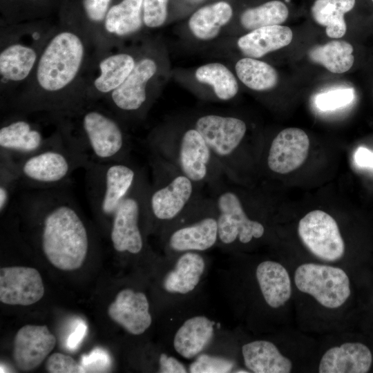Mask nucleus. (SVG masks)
Masks as SVG:
<instances>
[{
  "mask_svg": "<svg viewBox=\"0 0 373 373\" xmlns=\"http://www.w3.org/2000/svg\"><path fill=\"white\" fill-rule=\"evenodd\" d=\"M354 157L355 162L359 166L373 169V152L367 148H358Z\"/></svg>",
  "mask_w": 373,
  "mask_h": 373,
  "instance_id": "c03bdc74",
  "label": "nucleus"
},
{
  "mask_svg": "<svg viewBox=\"0 0 373 373\" xmlns=\"http://www.w3.org/2000/svg\"><path fill=\"white\" fill-rule=\"evenodd\" d=\"M87 332V325L84 321L80 320L77 322L73 332L68 336L66 340V347L70 350L77 349Z\"/></svg>",
  "mask_w": 373,
  "mask_h": 373,
  "instance_id": "37998d69",
  "label": "nucleus"
},
{
  "mask_svg": "<svg viewBox=\"0 0 373 373\" xmlns=\"http://www.w3.org/2000/svg\"><path fill=\"white\" fill-rule=\"evenodd\" d=\"M196 79L211 86L217 98L228 101L238 93V84L232 72L224 64L215 62L198 67L195 73Z\"/></svg>",
  "mask_w": 373,
  "mask_h": 373,
  "instance_id": "473e14b6",
  "label": "nucleus"
},
{
  "mask_svg": "<svg viewBox=\"0 0 373 373\" xmlns=\"http://www.w3.org/2000/svg\"><path fill=\"white\" fill-rule=\"evenodd\" d=\"M49 138L44 137L37 125L17 115L1 125L0 154L17 161L39 151Z\"/></svg>",
  "mask_w": 373,
  "mask_h": 373,
  "instance_id": "dca6fc26",
  "label": "nucleus"
},
{
  "mask_svg": "<svg viewBox=\"0 0 373 373\" xmlns=\"http://www.w3.org/2000/svg\"><path fill=\"white\" fill-rule=\"evenodd\" d=\"M85 169L89 204L102 224H111L115 211L135 183L142 169L131 160L99 162L89 160Z\"/></svg>",
  "mask_w": 373,
  "mask_h": 373,
  "instance_id": "0eeeda50",
  "label": "nucleus"
},
{
  "mask_svg": "<svg viewBox=\"0 0 373 373\" xmlns=\"http://www.w3.org/2000/svg\"><path fill=\"white\" fill-rule=\"evenodd\" d=\"M298 233L306 248L323 260L334 262L344 256L345 245L338 224L323 211L314 210L302 218Z\"/></svg>",
  "mask_w": 373,
  "mask_h": 373,
  "instance_id": "f8f14e48",
  "label": "nucleus"
},
{
  "mask_svg": "<svg viewBox=\"0 0 373 373\" xmlns=\"http://www.w3.org/2000/svg\"><path fill=\"white\" fill-rule=\"evenodd\" d=\"M211 190L218 213V239L222 244L230 245L236 240L247 244L263 236L264 225L248 216L237 191L224 182Z\"/></svg>",
  "mask_w": 373,
  "mask_h": 373,
  "instance_id": "9d476101",
  "label": "nucleus"
},
{
  "mask_svg": "<svg viewBox=\"0 0 373 373\" xmlns=\"http://www.w3.org/2000/svg\"><path fill=\"white\" fill-rule=\"evenodd\" d=\"M13 204L39 224V245L53 266L72 271L82 265L89 251L90 235L69 184L24 191Z\"/></svg>",
  "mask_w": 373,
  "mask_h": 373,
  "instance_id": "f03ea898",
  "label": "nucleus"
},
{
  "mask_svg": "<svg viewBox=\"0 0 373 373\" xmlns=\"http://www.w3.org/2000/svg\"><path fill=\"white\" fill-rule=\"evenodd\" d=\"M160 369L162 373H185L186 369L178 359L173 356H168L162 353L159 358Z\"/></svg>",
  "mask_w": 373,
  "mask_h": 373,
  "instance_id": "79ce46f5",
  "label": "nucleus"
},
{
  "mask_svg": "<svg viewBox=\"0 0 373 373\" xmlns=\"http://www.w3.org/2000/svg\"><path fill=\"white\" fill-rule=\"evenodd\" d=\"M157 71L155 59L146 57L135 65L122 84L106 96L113 111L122 117L142 116L149 104L148 84Z\"/></svg>",
  "mask_w": 373,
  "mask_h": 373,
  "instance_id": "ddd939ff",
  "label": "nucleus"
},
{
  "mask_svg": "<svg viewBox=\"0 0 373 373\" xmlns=\"http://www.w3.org/2000/svg\"><path fill=\"white\" fill-rule=\"evenodd\" d=\"M169 0H144L142 6V19L144 24L155 28L162 26L167 17V3Z\"/></svg>",
  "mask_w": 373,
  "mask_h": 373,
  "instance_id": "4c0bfd02",
  "label": "nucleus"
},
{
  "mask_svg": "<svg viewBox=\"0 0 373 373\" xmlns=\"http://www.w3.org/2000/svg\"><path fill=\"white\" fill-rule=\"evenodd\" d=\"M370 348L359 342H347L327 350L318 365L320 373H365L372 364Z\"/></svg>",
  "mask_w": 373,
  "mask_h": 373,
  "instance_id": "aec40b11",
  "label": "nucleus"
},
{
  "mask_svg": "<svg viewBox=\"0 0 373 373\" xmlns=\"http://www.w3.org/2000/svg\"><path fill=\"white\" fill-rule=\"evenodd\" d=\"M55 344L56 338L46 325H26L14 338V362L22 371L32 370L46 359Z\"/></svg>",
  "mask_w": 373,
  "mask_h": 373,
  "instance_id": "a211bd4d",
  "label": "nucleus"
},
{
  "mask_svg": "<svg viewBox=\"0 0 373 373\" xmlns=\"http://www.w3.org/2000/svg\"><path fill=\"white\" fill-rule=\"evenodd\" d=\"M205 268L202 256L186 251L178 259L175 268L163 280L164 289L170 293L187 294L198 285Z\"/></svg>",
  "mask_w": 373,
  "mask_h": 373,
  "instance_id": "bb28decb",
  "label": "nucleus"
},
{
  "mask_svg": "<svg viewBox=\"0 0 373 373\" xmlns=\"http://www.w3.org/2000/svg\"><path fill=\"white\" fill-rule=\"evenodd\" d=\"M294 279L300 291L312 296L328 309L341 307L351 295L349 276L340 267L304 263L296 268Z\"/></svg>",
  "mask_w": 373,
  "mask_h": 373,
  "instance_id": "9b49d317",
  "label": "nucleus"
},
{
  "mask_svg": "<svg viewBox=\"0 0 373 373\" xmlns=\"http://www.w3.org/2000/svg\"><path fill=\"white\" fill-rule=\"evenodd\" d=\"M355 0H316L311 8L314 21L326 27V34L331 38L342 37L346 32L345 13L351 10Z\"/></svg>",
  "mask_w": 373,
  "mask_h": 373,
  "instance_id": "c756f323",
  "label": "nucleus"
},
{
  "mask_svg": "<svg viewBox=\"0 0 373 373\" xmlns=\"http://www.w3.org/2000/svg\"><path fill=\"white\" fill-rule=\"evenodd\" d=\"M288 15L289 10L285 4L280 1L274 0L245 10L240 21L244 28L253 30L280 25L286 21Z\"/></svg>",
  "mask_w": 373,
  "mask_h": 373,
  "instance_id": "72a5a7b5",
  "label": "nucleus"
},
{
  "mask_svg": "<svg viewBox=\"0 0 373 373\" xmlns=\"http://www.w3.org/2000/svg\"><path fill=\"white\" fill-rule=\"evenodd\" d=\"M193 126L204 139L225 178H233L236 155L247 131L246 123L233 116L206 114L198 117Z\"/></svg>",
  "mask_w": 373,
  "mask_h": 373,
  "instance_id": "1a4fd4ad",
  "label": "nucleus"
},
{
  "mask_svg": "<svg viewBox=\"0 0 373 373\" xmlns=\"http://www.w3.org/2000/svg\"><path fill=\"white\" fill-rule=\"evenodd\" d=\"M19 186L15 162L0 154V213L1 215L11 204L15 189Z\"/></svg>",
  "mask_w": 373,
  "mask_h": 373,
  "instance_id": "f704fd0d",
  "label": "nucleus"
},
{
  "mask_svg": "<svg viewBox=\"0 0 373 373\" xmlns=\"http://www.w3.org/2000/svg\"><path fill=\"white\" fill-rule=\"evenodd\" d=\"M218 239V213L211 197L201 216L174 229L169 237L168 245L178 252L205 251L212 247Z\"/></svg>",
  "mask_w": 373,
  "mask_h": 373,
  "instance_id": "4468645a",
  "label": "nucleus"
},
{
  "mask_svg": "<svg viewBox=\"0 0 373 373\" xmlns=\"http://www.w3.org/2000/svg\"><path fill=\"white\" fill-rule=\"evenodd\" d=\"M150 185L145 170L142 169L133 186L113 214L110 236L113 247L117 252L137 254L144 248L141 222L148 216Z\"/></svg>",
  "mask_w": 373,
  "mask_h": 373,
  "instance_id": "6e6552de",
  "label": "nucleus"
},
{
  "mask_svg": "<svg viewBox=\"0 0 373 373\" xmlns=\"http://www.w3.org/2000/svg\"><path fill=\"white\" fill-rule=\"evenodd\" d=\"M46 369L50 373H82L84 370L73 357L61 353L52 354L46 363Z\"/></svg>",
  "mask_w": 373,
  "mask_h": 373,
  "instance_id": "58836bf2",
  "label": "nucleus"
},
{
  "mask_svg": "<svg viewBox=\"0 0 373 373\" xmlns=\"http://www.w3.org/2000/svg\"><path fill=\"white\" fill-rule=\"evenodd\" d=\"M353 46L345 41L334 40L316 45L308 52L309 59L321 64L333 73H343L352 66L354 57Z\"/></svg>",
  "mask_w": 373,
  "mask_h": 373,
  "instance_id": "7c9ffc66",
  "label": "nucleus"
},
{
  "mask_svg": "<svg viewBox=\"0 0 373 373\" xmlns=\"http://www.w3.org/2000/svg\"><path fill=\"white\" fill-rule=\"evenodd\" d=\"M149 148L195 183L211 189L225 177L201 134L194 126L178 133L156 132L149 140Z\"/></svg>",
  "mask_w": 373,
  "mask_h": 373,
  "instance_id": "7ed1b4c3",
  "label": "nucleus"
},
{
  "mask_svg": "<svg viewBox=\"0 0 373 373\" xmlns=\"http://www.w3.org/2000/svg\"><path fill=\"white\" fill-rule=\"evenodd\" d=\"M372 2H373V0H372Z\"/></svg>",
  "mask_w": 373,
  "mask_h": 373,
  "instance_id": "a18cd8bd",
  "label": "nucleus"
},
{
  "mask_svg": "<svg viewBox=\"0 0 373 373\" xmlns=\"http://www.w3.org/2000/svg\"><path fill=\"white\" fill-rule=\"evenodd\" d=\"M89 160L57 128L42 149L15 162L19 185L39 190L69 184L72 173L84 168Z\"/></svg>",
  "mask_w": 373,
  "mask_h": 373,
  "instance_id": "20e7f679",
  "label": "nucleus"
},
{
  "mask_svg": "<svg viewBox=\"0 0 373 373\" xmlns=\"http://www.w3.org/2000/svg\"><path fill=\"white\" fill-rule=\"evenodd\" d=\"M247 368L254 373H289L292 370L291 360L282 354L271 342L254 341L242 347Z\"/></svg>",
  "mask_w": 373,
  "mask_h": 373,
  "instance_id": "393cba45",
  "label": "nucleus"
},
{
  "mask_svg": "<svg viewBox=\"0 0 373 373\" xmlns=\"http://www.w3.org/2000/svg\"><path fill=\"white\" fill-rule=\"evenodd\" d=\"M292 39L293 32L289 27L269 26L253 30L240 37L237 45L246 57L260 58L289 45Z\"/></svg>",
  "mask_w": 373,
  "mask_h": 373,
  "instance_id": "b1692460",
  "label": "nucleus"
},
{
  "mask_svg": "<svg viewBox=\"0 0 373 373\" xmlns=\"http://www.w3.org/2000/svg\"><path fill=\"white\" fill-rule=\"evenodd\" d=\"M237 77L247 87L263 91L274 88L278 83L277 71L262 61L245 57L237 61L235 66Z\"/></svg>",
  "mask_w": 373,
  "mask_h": 373,
  "instance_id": "2f4dec72",
  "label": "nucleus"
},
{
  "mask_svg": "<svg viewBox=\"0 0 373 373\" xmlns=\"http://www.w3.org/2000/svg\"><path fill=\"white\" fill-rule=\"evenodd\" d=\"M144 0H122L109 8L104 26L110 35L125 37L138 31L143 23Z\"/></svg>",
  "mask_w": 373,
  "mask_h": 373,
  "instance_id": "c85d7f7f",
  "label": "nucleus"
},
{
  "mask_svg": "<svg viewBox=\"0 0 373 373\" xmlns=\"http://www.w3.org/2000/svg\"><path fill=\"white\" fill-rule=\"evenodd\" d=\"M44 294L39 272L28 267H6L0 269V300L11 305H30Z\"/></svg>",
  "mask_w": 373,
  "mask_h": 373,
  "instance_id": "2eb2a0df",
  "label": "nucleus"
},
{
  "mask_svg": "<svg viewBox=\"0 0 373 373\" xmlns=\"http://www.w3.org/2000/svg\"><path fill=\"white\" fill-rule=\"evenodd\" d=\"M111 0H83L87 18L93 23L104 22Z\"/></svg>",
  "mask_w": 373,
  "mask_h": 373,
  "instance_id": "a19ab883",
  "label": "nucleus"
},
{
  "mask_svg": "<svg viewBox=\"0 0 373 373\" xmlns=\"http://www.w3.org/2000/svg\"><path fill=\"white\" fill-rule=\"evenodd\" d=\"M233 367L232 361L224 358L200 355L189 366L191 373H226Z\"/></svg>",
  "mask_w": 373,
  "mask_h": 373,
  "instance_id": "e433bc0d",
  "label": "nucleus"
},
{
  "mask_svg": "<svg viewBox=\"0 0 373 373\" xmlns=\"http://www.w3.org/2000/svg\"><path fill=\"white\" fill-rule=\"evenodd\" d=\"M354 98V91L352 88H338L319 93L314 102L318 109L328 111L347 106Z\"/></svg>",
  "mask_w": 373,
  "mask_h": 373,
  "instance_id": "c9c22d12",
  "label": "nucleus"
},
{
  "mask_svg": "<svg viewBox=\"0 0 373 373\" xmlns=\"http://www.w3.org/2000/svg\"><path fill=\"white\" fill-rule=\"evenodd\" d=\"M107 312L114 322L133 335L144 333L152 322L146 295L131 289L119 291Z\"/></svg>",
  "mask_w": 373,
  "mask_h": 373,
  "instance_id": "6ab92c4d",
  "label": "nucleus"
},
{
  "mask_svg": "<svg viewBox=\"0 0 373 373\" xmlns=\"http://www.w3.org/2000/svg\"><path fill=\"white\" fill-rule=\"evenodd\" d=\"M80 364L84 372H106L111 365V358L105 350L96 347L88 354L82 356Z\"/></svg>",
  "mask_w": 373,
  "mask_h": 373,
  "instance_id": "ea45409f",
  "label": "nucleus"
},
{
  "mask_svg": "<svg viewBox=\"0 0 373 373\" xmlns=\"http://www.w3.org/2000/svg\"><path fill=\"white\" fill-rule=\"evenodd\" d=\"M213 323L204 316L186 320L178 329L173 339L175 351L189 359L199 354L213 336Z\"/></svg>",
  "mask_w": 373,
  "mask_h": 373,
  "instance_id": "a878e982",
  "label": "nucleus"
},
{
  "mask_svg": "<svg viewBox=\"0 0 373 373\" xmlns=\"http://www.w3.org/2000/svg\"><path fill=\"white\" fill-rule=\"evenodd\" d=\"M135 63L134 57L126 52H117L104 57L99 63V73L93 81V87L86 94L85 106L99 97L108 96L120 86Z\"/></svg>",
  "mask_w": 373,
  "mask_h": 373,
  "instance_id": "412c9836",
  "label": "nucleus"
},
{
  "mask_svg": "<svg viewBox=\"0 0 373 373\" xmlns=\"http://www.w3.org/2000/svg\"><path fill=\"white\" fill-rule=\"evenodd\" d=\"M39 54L31 46L12 42L0 52L1 82L19 83L30 78L36 67Z\"/></svg>",
  "mask_w": 373,
  "mask_h": 373,
  "instance_id": "5701e85b",
  "label": "nucleus"
},
{
  "mask_svg": "<svg viewBox=\"0 0 373 373\" xmlns=\"http://www.w3.org/2000/svg\"><path fill=\"white\" fill-rule=\"evenodd\" d=\"M309 150V139L298 128L281 131L272 140L267 158L271 171L286 174L299 168L306 160Z\"/></svg>",
  "mask_w": 373,
  "mask_h": 373,
  "instance_id": "f3484780",
  "label": "nucleus"
},
{
  "mask_svg": "<svg viewBox=\"0 0 373 373\" xmlns=\"http://www.w3.org/2000/svg\"><path fill=\"white\" fill-rule=\"evenodd\" d=\"M256 279L267 304L271 308H279L290 299L291 281L285 267L280 263L265 260L256 271Z\"/></svg>",
  "mask_w": 373,
  "mask_h": 373,
  "instance_id": "4be33fe9",
  "label": "nucleus"
},
{
  "mask_svg": "<svg viewBox=\"0 0 373 373\" xmlns=\"http://www.w3.org/2000/svg\"><path fill=\"white\" fill-rule=\"evenodd\" d=\"M231 6L219 1L198 9L190 17L188 26L193 35L202 41L215 39L231 19Z\"/></svg>",
  "mask_w": 373,
  "mask_h": 373,
  "instance_id": "cd10ccee",
  "label": "nucleus"
},
{
  "mask_svg": "<svg viewBox=\"0 0 373 373\" xmlns=\"http://www.w3.org/2000/svg\"><path fill=\"white\" fill-rule=\"evenodd\" d=\"M86 53L80 32L56 31L41 50L31 75L33 87L13 99L12 108L21 114L46 111L57 117L80 109V100L71 86L80 76Z\"/></svg>",
  "mask_w": 373,
  "mask_h": 373,
  "instance_id": "f257e3e1",
  "label": "nucleus"
},
{
  "mask_svg": "<svg viewBox=\"0 0 373 373\" xmlns=\"http://www.w3.org/2000/svg\"><path fill=\"white\" fill-rule=\"evenodd\" d=\"M72 114L78 117L76 134L60 122L58 127L90 160L99 162L131 160L130 140L113 115L102 109L92 108L90 104Z\"/></svg>",
  "mask_w": 373,
  "mask_h": 373,
  "instance_id": "39448f33",
  "label": "nucleus"
},
{
  "mask_svg": "<svg viewBox=\"0 0 373 373\" xmlns=\"http://www.w3.org/2000/svg\"><path fill=\"white\" fill-rule=\"evenodd\" d=\"M150 163L153 182L147 198L149 218L159 222L174 220L202 195V186L152 152Z\"/></svg>",
  "mask_w": 373,
  "mask_h": 373,
  "instance_id": "423d86ee",
  "label": "nucleus"
}]
</instances>
